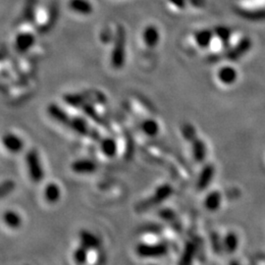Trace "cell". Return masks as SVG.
I'll use <instances>...</instances> for the list:
<instances>
[{"instance_id":"20","label":"cell","mask_w":265,"mask_h":265,"mask_svg":"<svg viewBox=\"0 0 265 265\" xmlns=\"http://www.w3.org/2000/svg\"><path fill=\"white\" fill-rule=\"evenodd\" d=\"M81 109L83 110V112L89 117L91 120H93L94 122H97L99 123L100 125H104L103 124V120L102 118L99 116V114L97 113L96 109L93 107L92 104L88 103V102H85L82 106H81Z\"/></svg>"},{"instance_id":"21","label":"cell","mask_w":265,"mask_h":265,"mask_svg":"<svg viewBox=\"0 0 265 265\" xmlns=\"http://www.w3.org/2000/svg\"><path fill=\"white\" fill-rule=\"evenodd\" d=\"M214 35L223 42L226 43L231 38V30L224 26H218L214 29Z\"/></svg>"},{"instance_id":"7","label":"cell","mask_w":265,"mask_h":265,"mask_svg":"<svg viewBox=\"0 0 265 265\" xmlns=\"http://www.w3.org/2000/svg\"><path fill=\"white\" fill-rule=\"evenodd\" d=\"M79 239H80L81 246L85 247L86 249H88V251L97 250L101 245L99 238L96 235H94L93 233L87 231V230H83L80 232Z\"/></svg>"},{"instance_id":"11","label":"cell","mask_w":265,"mask_h":265,"mask_svg":"<svg viewBox=\"0 0 265 265\" xmlns=\"http://www.w3.org/2000/svg\"><path fill=\"white\" fill-rule=\"evenodd\" d=\"M100 151L106 157H114L118 151L117 142L111 137H106L102 139L100 141Z\"/></svg>"},{"instance_id":"25","label":"cell","mask_w":265,"mask_h":265,"mask_svg":"<svg viewBox=\"0 0 265 265\" xmlns=\"http://www.w3.org/2000/svg\"><path fill=\"white\" fill-rule=\"evenodd\" d=\"M168 1L179 9H184L187 4V0H168Z\"/></svg>"},{"instance_id":"8","label":"cell","mask_w":265,"mask_h":265,"mask_svg":"<svg viewBox=\"0 0 265 265\" xmlns=\"http://www.w3.org/2000/svg\"><path fill=\"white\" fill-rule=\"evenodd\" d=\"M47 113L54 121L64 125V126H68L70 119H71L69 117V115L65 112V110L62 109L59 105H57L55 103H51L50 105H48Z\"/></svg>"},{"instance_id":"15","label":"cell","mask_w":265,"mask_h":265,"mask_svg":"<svg viewBox=\"0 0 265 265\" xmlns=\"http://www.w3.org/2000/svg\"><path fill=\"white\" fill-rule=\"evenodd\" d=\"M3 221L10 229H19L23 223L21 215L13 210H8L3 214Z\"/></svg>"},{"instance_id":"6","label":"cell","mask_w":265,"mask_h":265,"mask_svg":"<svg viewBox=\"0 0 265 265\" xmlns=\"http://www.w3.org/2000/svg\"><path fill=\"white\" fill-rule=\"evenodd\" d=\"M71 169L76 174L88 175L96 171L97 166L95 162L90 159H78L71 164Z\"/></svg>"},{"instance_id":"3","label":"cell","mask_w":265,"mask_h":265,"mask_svg":"<svg viewBox=\"0 0 265 265\" xmlns=\"http://www.w3.org/2000/svg\"><path fill=\"white\" fill-rule=\"evenodd\" d=\"M67 127H69L73 132L77 133L78 135L83 137H90L94 141H97L100 138L99 134L91 130V128L88 126V122L82 117L71 118Z\"/></svg>"},{"instance_id":"16","label":"cell","mask_w":265,"mask_h":265,"mask_svg":"<svg viewBox=\"0 0 265 265\" xmlns=\"http://www.w3.org/2000/svg\"><path fill=\"white\" fill-rule=\"evenodd\" d=\"M237 71L231 66H224L218 71V79L221 83L229 85L237 80Z\"/></svg>"},{"instance_id":"14","label":"cell","mask_w":265,"mask_h":265,"mask_svg":"<svg viewBox=\"0 0 265 265\" xmlns=\"http://www.w3.org/2000/svg\"><path fill=\"white\" fill-rule=\"evenodd\" d=\"M214 32H211L209 30H201L195 33L194 35V40L200 48H207L212 40H213Z\"/></svg>"},{"instance_id":"18","label":"cell","mask_w":265,"mask_h":265,"mask_svg":"<svg viewBox=\"0 0 265 265\" xmlns=\"http://www.w3.org/2000/svg\"><path fill=\"white\" fill-rule=\"evenodd\" d=\"M141 128L143 133H145L149 137H154L158 134L159 126L157 122L153 119H147L142 122Z\"/></svg>"},{"instance_id":"10","label":"cell","mask_w":265,"mask_h":265,"mask_svg":"<svg viewBox=\"0 0 265 265\" xmlns=\"http://www.w3.org/2000/svg\"><path fill=\"white\" fill-rule=\"evenodd\" d=\"M35 43V37L29 33H23L17 36L15 40L16 49L20 52L28 51Z\"/></svg>"},{"instance_id":"12","label":"cell","mask_w":265,"mask_h":265,"mask_svg":"<svg viewBox=\"0 0 265 265\" xmlns=\"http://www.w3.org/2000/svg\"><path fill=\"white\" fill-rule=\"evenodd\" d=\"M44 198L48 203H56L61 197L60 187L55 183H49L44 188Z\"/></svg>"},{"instance_id":"9","label":"cell","mask_w":265,"mask_h":265,"mask_svg":"<svg viewBox=\"0 0 265 265\" xmlns=\"http://www.w3.org/2000/svg\"><path fill=\"white\" fill-rule=\"evenodd\" d=\"M143 39L148 47H155L159 41V32L157 28L152 25L146 27L143 33Z\"/></svg>"},{"instance_id":"5","label":"cell","mask_w":265,"mask_h":265,"mask_svg":"<svg viewBox=\"0 0 265 265\" xmlns=\"http://www.w3.org/2000/svg\"><path fill=\"white\" fill-rule=\"evenodd\" d=\"M1 142L4 148L11 153H19L24 149L23 140L13 133H7L3 135Z\"/></svg>"},{"instance_id":"2","label":"cell","mask_w":265,"mask_h":265,"mask_svg":"<svg viewBox=\"0 0 265 265\" xmlns=\"http://www.w3.org/2000/svg\"><path fill=\"white\" fill-rule=\"evenodd\" d=\"M125 44H126L125 32L122 28H119L115 38L114 48L111 54V64L116 69L122 68L125 63Z\"/></svg>"},{"instance_id":"22","label":"cell","mask_w":265,"mask_h":265,"mask_svg":"<svg viewBox=\"0 0 265 265\" xmlns=\"http://www.w3.org/2000/svg\"><path fill=\"white\" fill-rule=\"evenodd\" d=\"M88 249H86L83 246H80L79 248H77V250L74 252V256H73L75 263L78 265L86 264L88 262Z\"/></svg>"},{"instance_id":"1","label":"cell","mask_w":265,"mask_h":265,"mask_svg":"<svg viewBox=\"0 0 265 265\" xmlns=\"http://www.w3.org/2000/svg\"><path fill=\"white\" fill-rule=\"evenodd\" d=\"M26 163L32 182L35 184L40 183L44 178V171L38 156V152L36 150H31L28 151L26 155Z\"/></svg>"},{"instance_id":"24","label":"cell","mask_w":265,"mask_h":265,"mask_svg":"<svg viewBox=\"0 0 265 265\" xmlns=\"http://www.w3.org/2000/svg\"><path fill=\"white\" fill-rule=\"evenodd\" d=\"M219 203V196L216 194H212L207 198V206L209 208H216Z\"/></svg>"},{"instance_id":"26","label":"cell","mask_w":265,"mask_h":265,"mask_svg":"<svg viewBox=\"0 0 265 265\" xmlns=\"http://www.w3.org/2000/svg\"><path fill=\"white\" fill-rule=\"evenodd\" d=\"M226 245L228 246V248H229L230 250H233V249L236 247L237 243H236L235 237H234L233 235H231V236L228 237V239H227V241H226ZM230 250H229V251H230Z\"/></svg>"},{"instance_id":"13","label":"cell","mask_w":265,"mask_h":265,"mask_svg":"<svg viewBox=\"0 0 265 265\" xmlns=\"http://www.w3.org/2000/svg\"><path fill=\"white\" fill-rule=\"evenodd\" d=\"M252 42L251 39L248 38H242L238 44L230 51L229 53V58L234 60V59H238L241 56H243L245 53L248 52V50L251 48Z\"/></svg>"},{"instance_id":"23","label":"cell","mask_w":265,"mask_h":265,"mask_svg":"<svg viewBox=\"0 0 265 265\" xmlns=\"http://www.w3.org/2000/svg\"><path fill=\"white\" fill-rule=\"evenodd\" d=\"M15 189V183L11 180L4 181L0 184V198H3L10 194Z\"/></svg>"},{"instance_id":"17","label":"cell","mask_w":265,"mask_h":265,"mask_svg":"<svg viewBox=\"0 0 265 265\" xmlns=\"http://www.w3.org/2000/svg\"><path fill=\"white\" fill-rule=\"evenodd\" d=\"M69 7L74 12L82 15H89L92 12V5L88 0H70Z\"/></svg>"},{"instance_id":"4","label":"cell","mask_w":265,"mask_h":265,"mask_svg":"<svg viewBox=\"0 0 265 265\" xmlns=\"http://www.w3.org/2000/svg\"><path fill=\"white\" fill-rule=\"evenodd\" d=\"M137 254L143 258L160 257L166 253V248L163 245L155 244H140L137 246Z\"/></svg>"},{"instance_id":"19","label":"cell","mask_w":265,"mask_h":265,"mask_svg":"<svg viewBox=\"0 0 265 265\" xmlns=\"http://www.w3.org/2000/svg\"><path fill=\"white\" fill-rule=\"evenodd\" d=\"M64 100L70 106L81 107L86 102L87 98L81 93H69L64 96Z\"/></svg>"}]
</instances>
